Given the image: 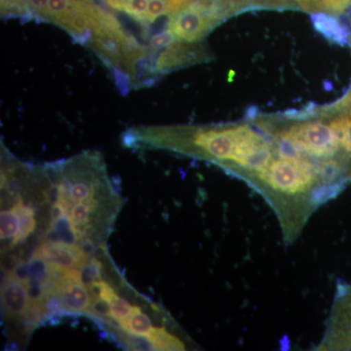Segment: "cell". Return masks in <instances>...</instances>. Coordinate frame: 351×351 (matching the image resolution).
<instances>
[{"instance_id": "23", "label": "cell", "mask_w": 351, "mask_h": 351, "mask_svg": "<svg viewBox=\"0 0 351 351\" xmlns=\"http://www.w3.org/2000/svg\"><path fill=\"white\" fill-rule=\"evenodd\" d=\"M258 112V110L257 107H251L249 108L248 112H247V117H250L251 119H254Z\"/></svg>"}, {"instance_id": "16", "label": "cell", "mask_w": 351, "mask_h": 351, "mask_svg": "<svg viewBox=\"0 0 351 351\" xmlns=\"http://www.w3.org/2000/svg\"><path fill=\"white\" fill-rule=\"evenodd\" d=\"M277 154L282 159L295 160L304 156L299 144L295 142L288 130H284L277 136Z\"/></svg>"}, {"instance_id": "4", "label": "cell", "mask_w": 351, "mask_h": 351, "mask_svg": "<svg viewBox=\"0 0 351 351\" xmlns=\"http://www.w3.org/2000/svg\"><path fill=\"white\" fill-rule=\"evenodd\" d=\"M288 131L299 144L302 152L309 156L330 158L341 147L338 136L330 123L306 122L292 126Z\"/></svg>"}, {"instance_id": "8", "label": "cell", "mask_w": 351, "mask_h": 351, "mask_svg": "<svg viewBox=\"0 0 351 351\" xmlns=\"http://www.w3.org/2000/svg\"><path fill=\"white\" fill-rule=\"evenodd\" d=\"M2 307L4 314L10 318L27 317L29 302L27 284L14 277L9 271L1 289Z\"/></svg>"}, {"instance_id": "21", "label": "cell", "mask_w": 351, "mask_h": 351, "mask_svg": "<svg viewBox=\"0 0 351 351\" xmlns=\"http://www.w3.org/2000/svg\"><path fill=\"white\" fill-rule=\"evenodd\" d=\"M321 11L331 15H341L350 6L351 0H318Z\"/></svg>"}, {"instance_id": "13", "label": "cell", "mask_w": 351, "mask_h": 351, "mask_svg": "<svg viewBox=\"0 0 351 351\" xmlns=\"http://www.w3.org/2000/svg\"><path fill=\"white\" fill-rule=\"evenodd\" d=\"M270 159H271L270 145L262 143L251 149L248 154H245L237 163L242 167L255 170L258 173L262 172L269 166Z\"/></svg>"}, {"instance_id": "9", "label": "cell", "mask_w": 351, "mask_h": 351, "mask_svg": "<svg viewBox=\"0 0 351 351\" xmlns=\"http://www.w3.org/2000/svg\"><path fill=\"white\" fill-rule=\"evenodd\" d=\"M49 0H1L3 18H21L43 22Z\"/></svg>"}, {"instance_id": "7", "label": "cell", "mask_w": 351, "mask_h": 351, "mask_svg": "<svg viewBox=\"0 0 351 351\" xmlns=\"http://www.w3.org/2000/svg\"><path fill=\"white\" fill-rule=\"evenodd\" d=\"M32 257L41 258L66 269H82L89 262V256L78 245L49 242L40 245Z\"/></svg>"}, {"instance_id": "2", "label": "cell", "mask_w": 351, "mask_h": 351, "mask_svg": "<svg viewBox=\"0 0 351 351\" xmlns=\"http://www.w3.org/2000/svg\"><path fill=\"white\" fill-rule=\"evenodd\" d=\"M226 18L219 0H193L170 16L167 29L177 40L197 43Z\"/></svg>"}, {"instance_id": "24", "label": "cell", "mask_w": 351, "mask_h": 351, "mask_svg": "<svg viewBox=\"0 0 351 351\" xmlns=\"http://www.w3.org/2000/svg\"><path fill=\"white\" fill-rule=\"evenodd\" d=\"M87 1H92V2H94V0H87Z\"/></svg>"}, {"instance_id": "6", "label": "cell", "mask_w": 351, "mask_h": 351, "mask_svg": "<svg viewBox=\"0 0 351 351\" xmlns=\"http://www.w3.org/2000/svg\"><path fill=\"white\" fill-rule=\"evenodd\" d=\"M154 71L158 75L191 64L209 61L210 58L204 46L179 40L158 51L156 55L154 53Z\"/></svg>"}, {"instance_id": "5", "label": "cell", "mask_w": 351, "mask_h": 351, "mask_svg": "<svg viewBox=\"0 0 351 351\" xmlns=\"http://www.w3.org/2000/svg\"><path fill=\"white\" fill-rule=\"evenodd\" d=\"M53 285L63 304L64 313L89 315L92 306L91 293L83 282L80 270L62 269Z\"/></svg>"}, {"instance_id": "14", "label": "cell", "mask_w": 351, "mask_h": 351, "mask_svg": "<svg viewBox=\"0 0 351 351\" xmlns=\"http://www.w3.org/2000/svg\"><path fill=\"white\" fill-rule=\"evenodd\" d=\"M104 2L108 8L126 14L142 25L149 6V0H104Z\"/></svg>"}, {"instance_id": "12", "label": "cell", "mask_w": 351, "mask_h": 351, "mask_svg": "<svg viewBox=\"0 0 351 351\" xmlns=\"http://www.w3.org/2000/svg\"><path fill=\"white\" fill-rule=\"evenodd\" d=\"M193 0H149L143 25L152 24L158 18L173 15Z\"/></svg>"}, {"instance_id": "10", "label": "cell", "mask_w": 351, "mask_h": 351, "mask_svg": "<svg viewBox=\"0 0 351 351\" xmlns=\"http://www.w3.org/2000/svg\"><path fill=\"white\" fill-rule=\"evenodd\" d=\"M311 22L314 29L331 43L341 46H345L348 43L350 36V31L334 16L329 15L328 13H311Z\"/></svg>"}, {"instance_id": "1", "label": "cell", "mask_w": 351, "mask_h": 351, "mask_svg": "<svg viewBox=\"0 0 351 351\" xmlns=\"http://www.w3.org/2000/svg\"><path fill=\"white\" fill-rule=\"evenodd\" d=\"M110 16L112 13L87 0H49L43 22L58 25L75 41L87 45L93 32Z\"/></svg>"}, {"instance_id": "3", "label": "cell", "mask_w": 351, "mask_h": 351, "mask_svg": "<svg viewBox=\"0 0 351 351\" xmlns=\"http://www.w3.org/2000/svg\"><path fill=\"white\" fill-rule=\"evenodd\" d=\"M316 176L315 163L304 157L295 160L278 159L270 163L262 172H258V177L272 189L289 195L306 191L315 181Z\"/></svg>"}, {"instance_id": "15", "label": "cell", "mask_w": 351, "mask_h": 351, "mask_svg": "<svg viewBox=\"0 0 351 351\" xmlns=\"http://www.w3.org/2000/svg\"><path fill=\"white\" fill-rule=\"evenodd\" d=\"M120 328L129 334L138 335V336H149L154 331L151 318L147 314L143 313L138 306L134 307L130 317L120 325Z\"/></svg>"}, {"instance_id": "22", "label": "cell", "mask_w": 351, "mask_h": 351, "mask_svg": "<svg viewBox=\"0 0 351 351\" xmlns=\"http://www.w3.org/2000/svg\"><path fill=\"white\" fill-rule=\"evenodd\" d=\"M299 4L302 10L308 11V12H318L321 11L319 1L318 0H294Z\"/></svg>"}, {"instance_id": "11", "label": "cell", "mask_w": 351, "mask_h": 351, "mask_svg": "<svg viewBox=\"0 0 351 351\" xmlns=\"http://www.w3.org/2000/svg\"><path fill=\"white\" fill-rule=\"evenodd\" d=\"M12 210L18 215L20 219L19 230L11 243V246H15L16 244L27 239L36 230V210L34 207L25 205L23 200L21 199V196L19 199L16 200V202L14 203Z\"/></svg>"}, {"instance_id": "17", "label": "cell", "mask_w": 351, "mask_h": 351, "mask_svg": "<svg viewBox=\"0 0 351 351\" xmlns=\"http://www.w3.org/2000/svg\"><path fill=\"white\" fill-rule=\"evenodd\" d=\"M110 318H112V321H115L117 324H119V327L122 323L125 322L130 317L134 307H135L132 306L125 299L119 297L117 294H115L112 301L110 302Z\"/></svg>"}, {"instance_id": "18", "label": "cell", "mask_w": 351, "mask_h": 351, "mask_svg": "<svg viewBox=\"0 0 351 351\" xmlns=\"http://www.w3.org/2000/svg\"><path fill=\"white\" fill-rule=\"evenodd\" d=\"M1 219V239L9 240L15 239L19 230L20 219L13 210H2L0 215Z\"/></svg>"}, {"instance_id": "19", "label": "cell", "mask_w": 351, "mask_h": 351, "mask_svg": "<svg viewBox=\"0 0 351 351\" xmlns=\"http://www.w3.org/2000/svg\"><path fill=\"white\" fill-rule=\"evenodd\" d=\"M343 189V184L341 182H336V184H327L318 186L313 189L311 195V203L313 205H321L327 202L328 200L336 197Z\"/></svg>"}, {"instance_id": "20", "label": "cell", "mask_w": 351, "mask_h": 351, "mask_svg": "<svg viewBox=\"0 0 351 351\" xmlns=\"http://www.w3.org/2000/svg\"><path fill=\"white\" fill-rule=\"evenodd\" d=\"M178 41L175 36L167 29L165 31L159 32V34H154L149 41V47L152 52L156 53L158 51L164 49V48L168 47Z\"/></svg>"}]
</instances>
